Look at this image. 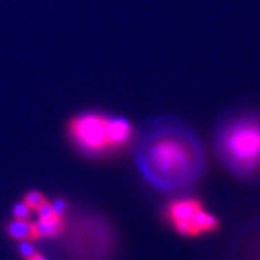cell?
<instances>
[{"mask_svg": "<svg viewBox=\"0 0 260 260\" xmlns=\"http://www.w3.org/2000/svg\"><path fill=\"white\" fill-rule=\"evenodd\" d=\"M23 203L27 205L31 211H38L42 205L47 203V200L45 199V197L40 193V191H29V193L24 195Z\"/></svg>", "mask_w": 260, "mask_h": 260, "instance_id": "obj_8", "label": "cell"}, {"mask_svg": "<svg viewBox=\"0 0 260 260\" xmlns=\"http://www.w3.org/2000/svg\"><path fill=\"white\" fill-rule=\"evenodd\" d=\"M201 209L203 207L198 200H177L169 206L168 216L178 233L184 236H193L190 223Z\"/></svg>", "mask_w": 260, "mask_h": 260, "instance_id": "obj_4", "label": "cell"}, {"mask_svg": "<svg viewBox=\"0 0 260 260\" xmlns=\"http://www.w3.org/2000/svg\"><path fill=\"white\" fill-rule=\"evenodd\" d=\"M5 232L10 239L15 240V241L29 242L38 240L34 223H30L29 220L14 219L12 222L8 223Z\"/></svg>", "mask_w": 260, "mask_h": 260, "instance_id": "obj_6", "label": "cell"}, {"mask_svg": "<svg viewBox=\"0 0 260 260\" xmlns=\"http://www.w3.org/2000/svg\"><path fill=\"white\" fill-rule=\"evenodd\" d=\"M25 260H47V259L45 258V256L42 254H40V253H34V254H32L30 258H28Z\"/></svg>", "mask_w": 260, "mask_h": 260, "instance_id": "obj_11", "label": "cell"}, {"mask_svg": "<svg viewBox=\"0 0 260 260\" xmlns=\"http://www.w3.org/2000/svg\"><path fill=\"white\" fill-rule=\"evenodd\" d=\"M140 171L152 186L178 190L191 186L204 169V153L193 133L183 125L162 122L151 126L136 149Z\"/></svg>", "mask_w": 260, "mask_h": 260, "instance_id": "obj_1", "label": "cell"}, {"mask_svg": "<svg viewBox=\"0 0 260 260\" xmlns=\"http://www.w3.org/2000/svg\"><path fill=\"white\" fill-rule=\"evenodd\" d=\"M51 205H52V209H53V211H54V213H56L57 216L63 217L65 210H67V203L63 200H56L53 204H51Z\"/></svg>", "mask_w": 260, "mask_h": 260, "instance_id": "obj_10", "label": "cell"}, {"mask_svg": "<svg viewBox=\"0 0 260 260\" xmlns=\"http://www.w3.org/2000/svg\"><path fill=\"white\" fill-rule=\"evenodd\" d=\"M217 146L230 170L249 176L260 170V119L246 116L230 121L220 129Z\"/></svg>", "mask_w": 260, "mask_h": 260, "instance_id": "obj_2", "label": "cell"}, {"mask_svg": "<svg viewBox=\"0 0 260 260\" xmlns=\"http://www.w3.org/2000/svg\"><path fill=\"white\" fill-rule=\"evenodd\" d=\"M133 129L125 119L111 118L109 119V139L111 147H121L125 145L132 138Z\"/></svg>", "mask_w": 260, "mask_h": 260, "instance_id": "obj_5", "label": "cell"}, {"mask_svg": "<svg viewBox=\"0 0 260 260\" xmlns=\"http://www.w3.org/2000/svg\"><path fill=\"white\" fill-rule=\"evenodd\" d=\"M68 132L75 144L86 153L96 154L111 148L106 117L95 113L77 116L70 121Z\"/></svg>", "mask_w": 260, "mask_h": 260, "instance_id": "obj_3", "label": "cell"}, {"mask_svg": "<svg viewBox=\"0 0 260 260\" xmlns=\"http://www.w3.org/2000/svg\"><path fill=\"white\" fill-rule=\"evenodd\" d=\"M31 210L25 205L23 201L16 205L14 207V216L15 219L18 220H29V217H30Z\"/></svg>", "mask_w": 260, "mask_h": 260, "instance_id": "obj_9", "label": "cell"}, {"mask_svg": "<svg viewBox=\"0 0 260 260\" xmlns=\"http://www.w3.org/2000/svg\"><path fill=\"white\" fill-rule=\"evenodd\" d=\"M34 225L38 240L54 237L63 233L65 229L64 219L60 216H54L50 219H39V222L34 223Z\"/></svg>", "mask_w": 260, "mask_h": 260, "instance_id": "obj_7", "label": "cell"}]
</instances>
